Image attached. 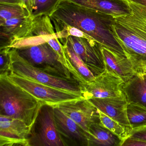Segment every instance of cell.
<instances>
[{"mask_svg": "<svg viewBox=\"0 0 146 146\" xmlns=\"http://www.w3.org/2000/svg\"><path fill=\"white\" fill-rule=\"evenodd\" d=\"M11 72L20 76L83 96L80 84L76 80L56 76L33 66L21 57L15 48H11Z\"/></svg>", "mask_w": 146, "mask_h": 146, "instance_id": "obj_4", "label": "cell"}, {"mask_svg": "<svg viewBox=\"0 0 146 146\" xmlns=\"http://www.w3.org/2000/svg\"><path fill=\"white\" fill-rule=\"evenodd\" d=\"M23 5L27 9L30 16L33 13L35 6L36 0H21Z\"/></svg>", "mask_w": 146, "mask_h": 146, "instance_id": "obj_26", "label": "cell"}, {"mask_svg": "<svg viewBox=\"0 0 146 146\" xmlns=\"http://www.w3.org/2000/svg\"><path fill=\"white\" fill-rule=\"evenodd\" d=\"M123 90L128 103L140 104L146 107V77L136 73L124 83Z\"/></svg>", "mask_w": 146, "mask_h": 146, "instance_id": "obj_17", "label": "cell"}, {"mask_svg": "<svg viewBox=\"0 0 146 146\" xmlns=\"http://www.w3.org/2000/svg\"><path fill=\"white\" fill-rule=\"evenodd\" d=\"M54 107L66 114L88 133L92 124L100 123L98 109L90 101L83 98L63 102Z\"/></svg>", "mask_w": 146, "mask_h": 146, "instance_id": "obj_11", "label": "cell"}, {"mask_svg": "<svg viewBox=\"0 0 146 146\" xmlns=\"http://www.w3.org/2000/svg\"><path fill=\"white\" fill-rule=\"evenodd\" d=\"M30 146H65L57 130L52 106L44 104L31 129Z\"/></svg>", "mask_w": 146, "mask_h": 146, "instance_id": "obj_7", "label": "cell"}, {"mask_svg": "<svg viewBox=\"0 0 146 146\" xmlns=\"http://www.w3.org/2000/svg\"><path fill=\"white\" fill-rule=\"evenodd\" d=\"M89 100L97 109L124 126L130 133L132 129L127 113L129 103L125 97L93 98Z\"/></svg>", "mask_w": 146, "mask_h": 146, "instance_id": "obj_13", "label": "cell"}, {"mask_svg": "<svg viewBox=\"0 0 146 146\" xmlns=\"http://www.w3.org/2000/svg\"><path fill=\"white\" fill-rule=\"evenodd\" d=\"M33 20L31 16L7 20L0 25L1 35L8 38L11 42V44L13 42L31 36L33 35Z\"/></svg>", "mask_w": 146, "mask_h": 146, "instance_id": "obj_16", "label": "cell"}, {"mask_svg": "<svg viewBox=\"0 0 146 146\" xmlns=\"http://www.w3.org/2000/svg\"><path fill=\"white\" fill-rule=\"evenodd\" d=\"M11 48L9 47L0 48V75L9 73L11 72Z\"/></svg>", "mask_w": 146, "mask_h": 146, "instance_id": "obj_24", "label": "cell"}, {"mask_svg": "<svg viewBox=\"0 0 146 146\" xmlns=\"http://www.w3.org/2000/svg\"><path fill=\"white\" fill-rule=\"evenodd\" d=\"M98 110L100 114V123L117 136L123 141V143L124 141L129 136L130 131L117 121L106 115L98 109Z\"/></svg>", "mask_w": 146, "mask_h": 146, "instance_id": "obj_22", "label": "cell"}, {"mask_svg": "<svg viewBox=\"0 0 146 146\" xmlns=\"http://www.w3.org/2000/svg\"><path fill=\"white\" fill-rule=\"evenodd\" d=\"M66 39L95 76L105 71L100 44L95 40L73 36H69Z\"/></svg>", "mask_w": 146, "mask_h": 146, "instance_id": "obj_9", "label": "cell"}, {"mask_svg": "<svg viewBox=\"0 0 146 146\" xmlns=\"http://www.w3.org/2000/svg\"><path fill=\"white\" fill-rule=\"evenodd\" d=\"M128 1L130 13L114 17L112 33L135 71L143 75L146 71V6Z\"/></svg>", "mask_w": 146, "mask_h": 146, "instance_id": "obj_2", "label": "cell"}, {"mask_svg": "<svg viewBox=\"0 0 146 146\" xmlns=\"http://www.w3.org/2000/svg\"><path fill=\"white\" fill-rule=\"evenodd\" d=\"M101 50L105 71L119 77L124 82L136 74L131 63L125 56L113 52L102 46Z\"/></svg>", "mask_w": 146, "mask_h": 146, "instance_id": "obj_14", "label": "cell"}, {"mask_svg": "<svg viewBox=\"0 0 146 146\" xmlns=\"http://www.w3.org/2000/svg\"><path fill=\"white\" fill-rule=\"evenodd\" d=\"M129 137L146 142V125L132 129Z\"/></svg>", "mask_w": 146, "mask_h": 146, "instance_id": "obj_25", "label": "cell"}, {"mask_svg": "<svg viewBox=\"0 0 146 146\" xmlns=\"http://www.w3.org/2000/svg\"><path fill=\"white\" fill-rule=\"evenodd\" d=\"M15 48L21 57L33 66L56 76L76 80L47 42Z\"/></svg>", "mask_w": 146, "mask_h": 146, "instance_id": "obj_5", "label": "cell"}, {"mask_svg": "<svg viewBox=\"0 0 146 146\" xmlns=\"http://www.w3.org/2000/svg\"><path fill=\"white\" fill-rule=\"evenodd\" d=\"M143 75H144V76H145L146 77V71L145 72V73H144V74H143Z\"/></svg>", "mask_w": 146, "mask_h": 146, "instance_id": "obj_29", "label": "cell"}, {"mask_svg": "<svg viewBox=\"0 0 146 146\" xmlns=\"http://www.w3.org/2000/svg\"><path fill=\"white\" fill-rule=\"evenodd\" d=\"M50 17L51 19L79 29L102 46L125 56L123 48L112 33L114 17L68 0H63Z\"/></svg>", "mask_w": 146, "mask_h": 146, "instance_id": "obj_1", "label": "cell"}, {"mask_svg": "<svg viewBox=\"0 0 146 146\" xmlns=\"http://www.w3.org/2000/svg\"><path fill=\"white\" fill-rule=\"evenodd\" d=\"M131 1L146 6V0H131Z\"/></svg>", "mask_w": 146, "mask_h": 146, "instance_id": "obj_28", "label": "cell"}, {"mask_svg": "<svg viewBox=\"0 0 146 146\" xmlns=\"http://www.w3.org/2000/svg\"><path fill=\"white\" fill-rule=\"evenodd\" d=\"M30 16L27 9L22 5L0 4V25L12 19Z\"/></svg>", "mask_w": 146, "mask_h": 146, "instance_id": "obj_21", "label": "cell"}, {"mask_svg": "<svg viewBox=\"0 0 146 146\" xmlns=\"http://www.w3.org/2000/svg\"><path fill=\"white\" fill-rule=\"evenodd\" d=\"M60 41L67 58L78 72L87 82L94 81L96 77L75 52L68 40L65 39Z\"/></svg>", "mask_w": 146, "mask_h": 146, "instance_id": "obj_19", "label": "cell"}, {"mask_svg": "<svg viewBox=\"0 0 146 146\" xmlns=\"http://www.w3.org/2000/svg\"><path fill=\"white\" fill-rule=\"evenodd\" d=\"M88 146H122L123 141L100 123L90 125L88 133Z\"/></svg>", "mask_w": 146, "mask_h": 146, "instance_id": "obj_18", "label": "cell"}, {"mask_svg": "<svg viewBox=\"0 0 146 146\" xmlns=\"http://www.w3.org/2000/svg\"><path fill=\"white\" fill-rule=\"evenodd\" d=\"M7 76L12 82L36 99L53 107L63 102L84 98L82 96L20 76L11 72Z\"/></svg>", "mask_w": 146, "mask_h": 146, "instance_id": "obj_6", "label": "cell"}, {"mask_svg": "<svg viewBox=\"0 0 146 146\" xmlns=\"http://www.w3.org/2000/svg\"><path fill=\"white\" fill-rule=\"evenodd\" d=\"M127 113L132 129L146 125V107L137 103H129Z\"/></svg>", "mask_w": 146, "mask_h": 146, "instance_id": "obj_20", "label": "cell"}, {"mask_svg": "<svg viewBox=\"0 0 146 146\" xmlns=\"http://www.w3.org/2000/svg\"><path fill=\"white\" fill-rule=\"evenodd\" d=\"M53 107L56 127L65 146H88L87 132L58 108Z\"/></svg>", "mask_w": 146, "mask_h": 146, "instance_id": "obj_12", "label": "cell"}, {"mask_svg": "<svg viewBox=\"0 0 146 146\" xmlns=\"http://www.w3.org/2000/svg\"><path fill=\"white\" fill-rule=\"evenodd\" d=\"M0 4L19 5H23L21 0H0Z\"/></svg>", "mask_w": 146, "mask_h": 146, "instance_id": "obj_27", "label": "cell"}, {"mask_svg": "<svg viewBox=\"0 0 146 146\" xmlns=\"http://www.w3.org/2000/svg\"><path fill=\"white\" fill-rule=\"evenodd\" d=\"M124 83L119 77L105 70L92 82L79 84L84 98L90 100L125 97L123 90Z\"/></svg>", "mask_w": 146, "mask_h": 146, "instance_id": "obj_8", "label": "cell"}, {"mask_svg": "<svg viewBox=\"0 0 146 146\" xmlns=\"http://www.w3.org/2000/svg\"><path fill=\"white\" fill-rule=\"evenodd\" d=\"M8 74L0 75V114L21 119L31 129L45 104L12 82Z\"/></svg>", "mask_w": 146, "mask_h": 146, "instance_id": "obj_3", "label": "cell"}, {"mask_svg": "<svg viewBox=\"0 0 146 146\" xmlns=\"http://www.w3.org/2000/svg\"><path fill=\"white\" fill-rule=\"evenodd\" d=\"M63 0H36L35 6L31 17L33 19L42 16L52 15Z\"/></svg>", "mask_w": 146, "mask_h": 146, "instance_id": "obj_23", "label": "cell"}, {"mask_svg": "<svg viewBox=\"0 0 146 146\" xmlns=\"http://www.w3.org/2000/svg\"><path fill=\"white\" fill-rule=\"evenodd\" d=\"M78 5L113 17L127 15L131 9L128 0H68Z\"/></svg>", "mask_w": 146, "mask_h": 146, "instance_id": "obj_15", "label": "cell"}, {"mask_svg": "<svg viewBox=\"0 0 146 146\" xmlns=\"http://www.w3.org/2000/svg\"><path fill=\"white\" fill-rule=\"evenodd\" d=\"M31 129L23 121L0 114V146H30Z\"/></svg>", "mask_w": 146, "mask_h": 146, "instance_id": "obj_10", "label": "cell"}]
</instances>
